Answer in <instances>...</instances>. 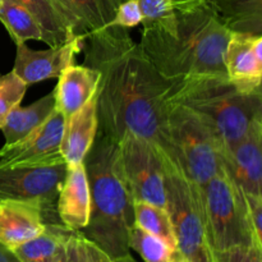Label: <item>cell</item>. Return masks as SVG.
Here are the masks:
<instances>
[{"label":"cell","instance_id":"obj_35","mask_svg":"<svg viewBox=\"0 0 262 262\" xmlns=\"http://www.w3.org/2000/svg\"><path fill=\"white\" fill-rule=\"evenodd\" d=\"M253 50H255L256 59H257L258 66H260V69L262 72V35L255 37V41H253Z\"/></svg>","mask_w":262,"mask_h":262},{"label":"cell","instance_id":"obj_36","mask_svg":"<svg viewBox=\"0 0 262 262\" xmlns=\"http://www.w3.org/2000/svg\"><path fill=\"white\" fill-rule=\"evenodd\" d=\"M115 261H117V262H137L135 260V258L132 257V256H130V253H129V255H127V256H123V257L117 258Z\"/></svg>","mask_w":262,"mask_h":262},{"label":"cell","instance_id":"obj_30","mask_svg":"<svg viewBox=\"0 0 262 262\" xmlns=\"http://www.w3.org/2000/svg\"><path fill=\"white\" fill-rule=\"evenodd\" d=\"M245 194L248 205V212H250L255 242L262 251V199L253 196V194Z\"/></svg>","mask_w":262,"mask_h":262},{"label":"cell","instance_id":"obj_28","mask_svg":"<svg viewBox=\"0 0 262 262\" xmlns=\"http://www.w3.org/2000/svg\"><path fill=\"white\" fill-rule=\"evenodd\" d=\"M142 19L143 15L142 10H141L140 0H124L118 7L114 19L112 20L110 26L129 30V28L141 25Z\"/></svg>","mask_w":262,"mask_h":262},{"label":"cell","instance_id":"obj_26","mask_svg":"<svg viewBox=\"0 0 262 262\" xmlns=\"http://www.w3.org/2000/svg\"><path fill=\"white\" fill-rule=\"evenodd\" d=\"M140 5L143 15V30L155 28L168 33L176 32L177 10L174 0H140Z\"/></svg>","mask_w":262,"mask_h":262},{"label":"cell","instance_id":"obj_29","mask_svg":"<svg viewBox=\"0 0 262 262\" xmlns=\"http://www.w3.org/2000/svg\"><path fill=\"white\" fill-rule=\"evenodd\" d=\"M211 256L214 262H262V251L256 243L220 252L211 251Z\"/></svg>","mask_w":262,"mask_h":262},{"label":"cell","instance_id":"obj_15","mask_svg":"<svg viewBox=\"0 0 262 262\" xmlns=\"http://www.w3.org/2000/svg\"><path fill=\"white\" fill-rule=\"evenodd\" d=\"M97 96L99 91L81 109L66 118L60 152L67 165L84 163L87 154L94 146L99 133Z\"/></svg>","mask_w":262,"mask_h":262},{"label":"cell","instance_id":"obj_21","mask_svg":"<svg viewBox=\"0 0 262 262\" xmlns=\"http://www.w3.org/2000/svg\"><path fill=\"white\" fill-rule=\"evenodd\" d=\"M222 22L232 32L262 35V0H210Z\"/></svg>","mask_w":262,"mask_h":262},{"label":"cell","instance_id":"obj_33","mask_svg":"<svg viewBox=\"0 0 262 262\" xmlns=\"http://www.w3.org/2000/svg\"><path fill=\"white\" fill-rule=\"evenodd\" d=\"M210 0H174V8L177 12H189L207 4Z\"/></svg>","mask_w":262,"mask_h":262},{"label":"cell","instance_id":"obj_32","mask_svg":"<svg viewBox=\"0 0 262 262\" xmlns=\"http://www.w3.org/2000/svg\"><path fill=\"white\" fill-rule=\"evenodd\" d=\"M84 247H86V262H117L99 246L86 238H84Z\"/></svg>","mask_w":262,"mask_h":262},{"label":"cell","instance_id":"obj_14","mask_svg":"<svg viewBox=\"0 0 262 262\" xmlns=\"http://www.w3.org/2000/svg\"><path fill=\"white\" fill-rule=\"evenodd\" d=\"M49 210L35 201H0V243L14 250L45 229Z\"/></svg>","mask_w":262,"mask_h":262},{"label":"cell","instance_id":"obj_37","mask_svg":"<svg viewBox=\"0 0 262 262\" xmlns=\"http://www.w3.org/2000/svg\"><path fill=\"white\" fill-rule=\"evenodd\" d=\"M210 262H214V261H212V256H211V260H210Z\"/></svg>","mask_w":262,"mask_h":262},{"label":"cell","instance_id":"obj_4","mask_svg":"<svg viewBox=\"0 0 262 262\" xmlns=\"http://www.w3.org/2000/svg\"><path fill=\"white\" fill-rule=\"evenodd\" d=\"M173 104L189 107L207 123L219 140L223 155L241 142L256 123H262L261 89L241 91L227 76L183 79Z\"/></svg>","mask_w":262,"mask_h":262},{"label":"cell","instance_id":"obj_19","mask_svg":"<svg viewBox=\"0 0 262 262\" xmlns=\"http://www.w3.org/2000/svg\"><path fill=\"white\" fill-rule=\"evenodd\" d=\"M73 232L63 224L48 222L40 234L13 251L22 262H61Z\"/></svg>","mask_w":262,"mask_h":262},{"label":"cell","instance_id":"obj_9","mask_svg":"<svg viewBox=\"0 0 262 262\" xmlns=\"http://www.w3.org/2000/svg\"><path fill=\"white\" fill-rule=\"evenodd\" d=\"M67 168L66 161L0 168V201H35L53 211Z\"/></svg>","mask_w":262,"mask_h":262},{"label":"cell","instance_id":"obj_27","mask_svg":"<svg viewBox=\"0 0 262 262\" xmlns=\"http://www.w3.org/2000/svg\"><path fill=\"white\" fill-rule=\"evenodd\" d=\"M27 87L13 71L0 76V129L4 125L8 114L17 105H20Z\"/></svg>","mask_w":262,"mask_h":262},{"label":"cell","instance_id":"obj_16","mask_svg":"<svg viewBox=\"0 0 262 262\" xmlns=\"http://www.w3.org/2000/svg\"><path fill=\"white\" fill-rule=\"evenodd\" d=\"M100 72L86 64H72L64 69L54 90L55 107L64 118L81 109L99 89Z\"/></svg>","mask_w":262,"mask_h":262},{"label":"cell","instance_id":"obj_13","mask_svg":"<svg viewBox=\"0 0 262 262\" xmlns=\"http://www.w3.org/2000/svg\"><path fill=\"white\" fill-rule=\"evenodd\" d=\"M60 224L74 232L87 227L91 215V191L84 163L68 165L55 204Z\"/></svg>","mask_w":262,"mask_h":262},{"label":"cell","instance_id":"obj_2","mask_svg":"<svg viewBox=\"0 0 262 262\" xmlns=\"http://www.w3.org/2000/svg\"><path fill=\"white\" fill-rule=\"evenodd\" d=\"M230 36L232 31L207 3L189 12H177L174 33L143 30L140 45L169 78L227 76L225 53Z\"/></svg>","mask_w":262,"mask_h":262},{"label":"cell","instance_id":"obj_24","mask_svg":"<svg viewBox=\"0 0 262 262\" xmlns=\"http://www.w3.org/2000/svg\"><path fill=\"white\" fill-rule=\"evenodd\" d=\"M135 224L150 234L163 239L174 251L177 239L173 224L165 207L156 206L142 201H135Z\"/></svg>","mask_w":262,"mask_h":262},{"label":"cell","instance_id":"obj_12","mask_svg":"<svg viewBox=\"0 0 262 262\" xmlns=\"http://www.w3.org/2000/svg\"><path fill=\"white\" fill-rule=\"evenodd\" d=\"M223 159L225 169L242 191L262 199V123H256Z\"/></svg>","mask_w":262,"mask_h":262},{"label":"cell","instance_id":"obj_17","mask_svg":"<svg viewBox=\"0 0 262 262\" xmlns=\"http://www.w3.org/2000/svg\"><path fill=\"white\" fill-rule=\"evenodd\" d=\"M255 37L247 33L232 32L225 53L228 78L245 92L257 91L262 83V72L253 50Z\"/></svg>","mask_w":262,"mask_h":262},{"label":"cell","instance_id":"obj_23","mask_svg":"<svg viewBox=\"0 0 262 262\" xmlns=\"http://www.w3.org/2000/svg\"><path fill=\"white\" fill-rule=\"evenodd\" d=\"M0 22L4 25L15 45L28 41L45 43V35L30 10L14 0H0Z\"/></svg>","mask_w":262,"mask_h":262},{"label":"cell","instance_id":"obj_20","mask_svg":"<svg viewBox=\"0 0 262 262\" xmlns=\"http://www.w3.org/2000/svg\"><path fill=\"white\" fill-rule=\"evenodd\" d=\"M55 110V96L54 92L45 95L40 100H36L28 106L17 105L8 114L2 132L5 138V145H10L20 138L26 137L28 133L40 127Z\"/></svg>","mask_w":262,"mask_h":262},{"label":"cell","instance_id":"obj_7","mask_svg":"<svg viewBox=\"0 0 262 262\" xmlns=\"http://www.w3.org/2000/svg\"><path fill=\"white\" fill-rule=\"evenodd\" d=\"M168 132L173 161L199 186L204 187L224 169L219 140L193 110L174 104L169 115Z\"/></svg>","mask_w":262,"mask_h":262},{"label":"cell","instance_id":"obj_6","mask_svg":"<svg viewBox=\"0 0 262 262\" xmlns=\"http://www.w3.org/2000/svg\"><path fill=\"white\" fill-rule=\"evenodd\" d=\"M207 242L211 251L255 245L246 194L223 169L202 187Z\"/></svg>","mask_w":262,"mask_h":262},{"label":"cell","instance_id":"obj_18","mask_svg":"<svg viewBox=\"0 0 262 262\" xmlns=\"http://www.w3.org/2000/svg\"><path fill=\"white\" fill-rule=\"evenodd\" d=\"M71 22L74 32L87 37L109 27L115 12L124 0H55Z\"/></svg>","mask_w":262,"mask_h":262},{"label":"cell","instance_id":"obj_3","mask_svg":"<svg viewBox=\"0 0 262 262\" xmlns=\"http://www.w3.org/2000/svg\"><path fill=\"white\" fill-rule=\"evenodd\" d=\"M84 166L91 191V215L82 235L114 260L129 255L135 200L123 176L118 142L97 133Z\"/></svg>","mask_w":262,"mask_h":262},{"label":"cell","instance_id":"obj_10","mask_svg":"<svg viewBox=\"0 0 262 262\" xmlns=\"http://www.w3.org/2000/svg\"><path fill=\"white\" fill-rule=\"evenodd\" d=\"M66 118L55 107L50 117L26 137L0 148V168L64 161L60 152Z\"/></svg>","mask_w":262,"mask_h":262},{"label":"cell","instance_id":"obj_34","mask_svg":"<svg viewBox=\"0 0 262 262\" xmlns=\"http://www.w3.org/2000/svg\"><path fill=\"white\" fill-rule=\"evenodd\" d=\"M0 262H22L12 248L0 243Z\"/></svg>","mask_w":262,"mask_h":262},{"label":"cell","instance_id":"obj_8","mask_svg":"<svg viewBox=\"0 0 262 262\" xmlns=\"http://www.w3.org/2000/svg\"><path fill=\"white\" fill-rule=\"evenodd\" d=\"M118 148L133 200L165 207V154L154 142L132 132L122 136Z\"/></svg>","mask_w":262,"mask_h":262},{"label":"cell","instance_id":"obj_5","mask_svg":"<svg viewBox=\"0 0 262 262\" xmlns=\"http://www.w3.org/2000/svg\"><path fill=\"white\" fill-rule=\"evenodd\" d=\"M165 209L170 216L177 250L173 262H210L202 187L165 156Z\"/></svg>","mask_w":262,"mask_h":262},{"label":"cell","instance_id":"obj_1","mask_svg":"<svg viewBox=\"0 0 262 262\" xmlns=\"http://www.w3.org/2000/svg\"><path fill=\"white\" fill-rule=\"evenodd\" d=\"M83 51L84 64L100 72V135L119 142L125 132H132L173 160L168 123L183 79L164 76L122 27L109 26L87 36Z\"/></svg>","mask_w":262,"mask_h":262},{"label":"cell","instance_id":"obj_25","mask_svg":"<svg viewBox=\"0 0 262 262\" xmlns=\"http://www.w3.org/2000/svg\"><path fill=\"white\" fill-rule=\"evenodd\" d=\"M129 248L136 251L143 262H173V248L136 224L129 233Z\"/></svg>","mask_w":262,"mask_h":262},{"label":"cell","instance_id":"obj_22","mask_svg":"<svg viewBox=\"0 0 262 262\" xmlns=\"http://www.w3.org/2000/svg\"><path fill=\"white\" fill-rule=\"evenodd\" d=\"M32 13L45 35L49 48L68 42L77 37L71 22L56 4L55 0H14Z\"/></svg>","mask_w":262,"mask_h":262},{"label":"cell","instance_id":"obj_38","mask_svg":"<svg viewBox=\"0 0 262 262\" xmlns=\"http://www.w3.org/2000/svg\"><path fill=\"white\" fill-rule=\"evenodd\" d=\"M260 89H261V92H262V83H261V87H260Z\"/></svg>","mask_w":262,"mask_h":262},{"label":"cell","instance_id":"obj_31","mask_svg":"<svg viewBox=\"0 0 262 262\" xmlns=\"http://www.w3.org/2000/svg\"><path fill=\"white\" fill-rule=\"evenodd\" d=\"M61 262H86L84 237L81 232H73L68 241L66 255Z\"/></svg>","mask_w":262,"mask_h":262},{"label":"cell","instance_id":"obj_11","mask_svg":"<svg viewBox=\"0 0 262 262\" xmlns=\"http://www.w3.org/2000/svg\"><path fill=\"white\" fill-rule=\"evenodd\" d=\"M86 37L77 36L68 42L46 50H33L27 43H18L12 71L27 86L51 78H59L67 67L74 64L76 56L83 51Z\"/></svg>","mask_w":262,"mask_h":262}]
</instances>
